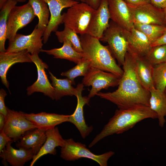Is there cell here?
I'll use <instances>...</instances> for the list:
<instances>
[{"mask_svg":"<svg viewBox=\"0 0 166 166\" xmlns=\"http://www.w3.org/2000/svg\"><path fill=\"white\" fill-rule=\"evenodd\" d=\"M145 57L153 66L165 62L166 44L152 47Z\"/></svg>","mask_w":166,"mask_h":166,"instance_id":"cell-33","label":"cell"},{"mask_svg":"<svg viewBox=\"0 0 166 166\" xmlns=\"http://www.w3.org/2000/svg\"><path fill=\"white\" fill-rule=\"evenodd\" d=\"M102 0H84V2L97 10L100 6Z\"/></svg>","mask_w":166,"mask_h":166,"instance_id":"cell-38","label":"cell"},{"mask_svg":"<svg viewBox=\"0 0 166 166\" xmlns=\"http://www.w3.org/2000/svg\"><path fill=\"white\" fill-rule=\"evenodd\" d=\"M13 142L7 143L0 153L2 160L6 161L12 166H23L26 162L32 160L35 155L31 149H15L11 145Z\"/></svg>","mask_w":166,"mask_h":166,"instance_id":"cell-19","label":"cell"},{"mask_svg":"<svg viewBox=\"0 0 166 166\" xmlns=\"http://www.w3.org/2000/svg\"><path fill=\"white\" fill-rule=\"evenodd\" d=\"M153 81L155 89L164 92L166 87V63H163L153 66Z\"/></svg>","mask_w":166,"mask_h":166,"instance_id":"cell-32","label":"cell"},{"mask_svg":"<svg viewBox=\"0 0 166 166\" xmlns=\"http://www.w3.org/2000/svg\"><path fill=\"white\" fill-rule=\"evenodd\" d=\"M114 154V152L109 151L101 155L95 154L87 148L85 144L75 142L71 138L65 139V144L61 148L60 157L69 161L87 158L95 161L101 166H107L108 160Z\"/></svg>","mask_w":166,"mask_h":166,"instance_id":"cell-6","label":"cell"},{"mask_svg":"<svg viewBox=\"0 0 166 166\" xmlns=\"http://www.w3.org/2000/svg\"><path fill=\"white\" fill-rule=\"evenodd\" d=\"M128 32L111 20L100 40L108 43L110 51L120 65H123L128 51Z\"/></svg>","mask_w":166,"mask_h":166,"instance_id":"cell-4","label":"cell"},{"mask_svg":"<svg viewBox=\"0 0 166 166\" xmlns=\"http://www.w3.org/2000/svg\"><path fill=\"white\" fill-rule=\"evenodd\" d=\"M166 44V30L163 35L155 42L151 45V46Z\"/></svg>","mask_w":166,"mask_h":166,"instance_id":"cell-39","label":"cell"},{"mask_svg":"<svg viewBox=\"0 0 166 166\" xmlns=\"http://www.w3.org/2000/svg\"><path fill=\"white\" fill-rule=\"evenodd\" d=\"M120 78L113 73L100 69L90 67L82 80V83L86 86H91L88 97H93L101 89H108L118 85Z\"/></svg>","mask_w":166,"mask_h":166,"instance_id":"cell-7","label":"cell"},{"mask_svg":"<svg viewBox=\"0 0 166 166\" xmlns=\"http://www.w3.org/2000/svg\"><path fill=\"white\" fill-rule=\"evenodd\" d=\"M49 73L52 81L51 84L54 89V100H58L65 96H75L77 89L72 86V83L68 78L58 79L49 71Z\"/></svg>","mask_w":166,"mask_h":166,"instance_id":"cell-26","label":"cell"},{"mask_svg":"<svg viewBox=\"0 0 166 166\" xmlns=\"http://www.w3.org/2000/svg\"><path fill=\"white\" fill-rule=\"evenodd\" d=\"M47 4L50 14L49 23L45 31L42 38L46 43L51 33L57 31L58 27L63 23V16L61 12L64 8H69L80 2L74 0H43Z\"/></svg>","mask_w":166,"mask_h":166,"instance_id":"cell-12","label":"cell"},{"mask_svg":"<svg viewBox=\"0 0 166 166\" xmlns=\"http://www.w3.org/2000/svg\"><path fill=\"white\" fill-rule=\"evenodd\" d=\"M30 57L36 66L38 78L34 83L27 88V95L30 96L35 92H40L54 100V88L49 82L45 71V69H48V66L40 58L38 54H30Z\"/></svg>","mask_w":166,"mask_h":166,"instance_id":"cell-11","label":"cell"},{"mask_svg":"<svg viewBox=\"0 0 166 166\" xmlns=\"http://www.w3.org/2000/svg\"><path fill=\"white\" fill-rule=\"evenodd\" d=\"M131 54L134 58L135 71L138 78L142 85L150 91L155 88L153 81L154 66L145 57Z\"/></svg>","mask_w":166,"mask_h":166,"instance_id":"cell-23","label":"cell"},{"mask_svg":"<svg viewBox=\"0 0 166 166\" xmlns=\"http://www.w3.org/2000/svg\"><path fill=\"white\" fill-rule=\"evenodd\" d=\"M7 109V114L2 131L14 142L20 140L26 132L37 128L27 119L24 113L11 110L8 108Z\"/></svg>","mask_w":166,"mask_h":166,"instance_id":"cell-9","label":"cell"},{"mask_svg":"<svg viewBox=\"0 0 166 166\" xmlns=\"http://www.w3.org/2000/svg\"><path fill=\"white\" fill-rule=\"evenodd\" d=\"M45 131L35 128L26 132L20 141L16 144V147L18 148L31 149L36 155L46 140Z\"/></svg>","mask_w":166,"mask_h":166,"instance_id":"cell-22","label":"cell"},{"mask_svg":"<svg viewBox=\"0 0 166 166\" xmlns=\"http://www.w3.org/2000/svg\"><path fill=\"white\" fill-rule=\"evenodd\" d=\"M28 2L38 18V22L36 25L37 28L45 31L49 20V10L47 4L43 0H29Z\"/></svg>","mask_w":166,"mask_h":166,"instance_id":"cell-28","label":"cell"},{"mask_svg":"<svg viewBox=\"0 0 166 166\" xmlns=\"http://www.w3.org/2000/svg\"><path fill=\"white\" fill-rule=\"evenodd\" d=\"M129 6L134 14V21L166 26L164 9L158 8L151 3L136 6Z\"/></svg>","mask_w":166,"mask_h":166,"instance_id":"cell-14","label":"cell"},{"mask_svg":"<svg viewBox=\"0 0 166 166\" xmlns=\"http://www.w3.org/2000/svg\"><path fill=\"white\" fill-rule=\"evenodd\" d=\"M83 57L89 62L91 67L114 74L121 78L124 70L117 64L107 46L102 45L100 40L85 34L79 37Z\"/></svg>","mask_w":166,"mask_h":166,"instance_id":"cell-3","label":"cell"},{"mask_svg":"<svg viewBox=\"0 0 166 166\" xmlns=\"http://www.w3.org/2000/svg\"><path fill=\"white\" fill-rule=\"evenodd\" d=\"M6 95V91L1 89L0 90V113L3 114L6 117L7 114V111L5 104V98Z\"/></svg>","mask_w":166,"mask_h":166,"instance_id":"cell-34","label":"cell"},{"mask_svg":"<svg viewBox=\"0 0 166 166\" xmlns=\"http://www.w3.org/2000/svg\"><path fill=\"white\" fill-rule=\"evenodd\" d=\"M7 0H0V9L2 8L4 4L5 3Z\"/></svg>","mask_w":166,"mask_h":166,"instance_id":"cell-41","label":"cell"},{"mask_svg":"<svg viewBox=\"0 0 166 166\" xmlns=\"http://www.w3.org/2000/svg\"><path fill=\"white\" fill-rule=\"evenodd\" d=\"M77 1L81 2H84V0H74Z\"/></svg>","mask_w":166,"mask_h":166,"instance_id":"cell-44","label":"cell"},{"mask_svg":"<svg viewBox=\"0 0 166 166\" xmlns=\"http://www.w3.org/2000/svg\"><path fill=\"white\" fill-rule=\"evenodd\" d=\"M13 141L12 139L3 131L0 132V153L5 147L6 144L10 141Z\"/></svg>","mask_w":166,"mask_h":166,"instance_id":"cell-35","label":"cell"},{"mask_svg":"<svg viewBox=\"0 0 166 166\" xmlns=\"http://www.w3.org/2000/svg\"><path fill=\"white\" fill-rule=\"evenodd\" d=\"M55 34L58 41L63 43L64 39H66L71 43L73 48L77 52L83 53L80 37L75 32L65 26L64 30L61 31H56Z\"/></svg>","mask_w":166,"mask_h":166,"instance_id":"cell-30","label":"cell"},{"mask_svg":"<svg viewBox=\"0 0 166 166\" xmlns=\"http://www.w3.org/2000/svg\"><path fill=\"white\" fill-rule=\"evenodd\" d=\"M26 50L18 52L0 53V77L2 83L9 89V83L6 73L10 67L18 63L32 62Z\"/></svg>","mask_w":166,"mask_h":166,"instance_id":"cell-17","label":"cell"},{"mask_svg":"<svg viewBox=\"0 0 166 166\" xmlns=\"http://www.w3.org/2000/svg\"><path fill=\"white\" fill-rule=\"evenodd\" d=\"M149 107L157 115L159 126L163 127L165 123L166 95L164 92L153 88L150 90Z\"/></svg>","mask_w":166,"mask_h":166,"instance_id":"cell-24","label":"cell"},{"mask_svg":"<svg viewBox=\"0 0 166 166\" xmlns=\"http://www.w3.org/2000/svg\"><path fill=\"white\" fill-rule=\"evenodd\" d=\"M91 67L89 61L84 57L76 66L62 73L61 75L68 78L72 85H75L74 79L78 76H84Z\"/></svg>","mask_w":166,"mask_h":166,"instance_id":"cell-31","label":"cell"},{"mask_svg":"<svg viewBox=\"0 0 166 166\" xmlns=\"http://www.w3.org/2000/svg\"><path fill=\"white\" fill-rule=\"evenodd\" d=\"M84 86L82 83L77 86V92L75 95L77 99V105L73 113L69 115L68 122L76 127L82 137L85 139L92 132L93 127L92 125L89 126L86 124L84 116L83 107L85 105L88 104L90 99L88 96H82Z\"/></svg>","mask_w":166,"mask_h":166,"instance_id":"cell-15","label":"cell"},{"mask_svg":"<svg viewBox=\"0 0 166 166\" xmlns=\"http://www.w3.org/2000/svg\"><path fill=\"white\" fill-rule=\"evenodd\" d=\"M110 19L126 30L133 27L134 14L131 7L123 0H107Z\"/></svg>","mask_w":166,"mask_h":166,"instance_id":"cell-13","label":"cell"},{"mask_svg":"<svg viewBox=\"0 0 166 166\" xmlns=\"http://www.w3.org/2000/svg\"><path fill=\"white\" fill-rule=\"evenodd\" d=\"M25 115L37 128L45 130L54 128L57 125L68 122L69 115L42 112L27 113Z\"/></svg>","mask_w":166,"mask_h":166,"instance_id":"cell-18","label":"cell"},{"mask_svg":"<svg viewBox=\"0 0 166 166\" xmlns=\"http://www.w3.org/2000/svg\"><path fill=\"white\" fill-rule=\"evenodd\" d=\"M46 140L38 153L35 155L30 162V166H33L41 157L47 154L56 155L58 146L63 147L65 143L60 134L57 127L49 129L45 131Z\"/></svg>","mask_w":166,"mask_h":166,"instance_id":"cell-20","label":"cell"},{"mask_svg":"<svg viewBox=\"0 0 166 166\" xmlns=\"http://www.w3.org/2000/svg\"><path fill=\"white\" fill-rule=\"evenodd\" d=\"M63 43V46L60 48L50 50L42 49L41 52H45L49 55H52L55 58L67 60L76 64L79 63L83 58V53L76 51L68 40L64 39Z\"/></svg>","mask_w":166,"mask_h":166,"instance_id":"cell-25","label":"cell"},{"mask_svg":"<svg viewBox=\"0 0 166 166\" xmlns=\"http://www.w3.org/2000/svg\"><path fill=\"white\" fill-rule=\"evenodd\" d=\"M110 16L107 0H102L91 19L87 34L99 40L108 28Z\"/></svg>","mask_w":166,"mask_h":166,"instance_id":"cell-16","label":"cell"},{"mask_svg":"<svg viewBox=\"0 0 166 166\" xmlns=\"http://www.w3.org/2000/svg\"><path fill=\"white\" fill-rule=\"evenodd\" d=\"M124 73L118 89L112 92H98L96 95L115 104L118 109L142 105L149 107L150 93L141 84L136 75L133 56L127 52L123 65Z\"/></svg>","mask_w":166,"mask_h":166,"instance_id":"cell-1","label":"cell"},{"mask_svg":"<svg viewBox=\"0 0 166 166\" xmlns=\"http://www.w3.org/2000/svg\"><path fill=\"white\" fill-rule=\"evenodd\" d=\"M16 0H7L1 9L0 12V52H5V41L8 16L11 10L16 6Z\"/></svg>","mask_w":166,"mask_h":166,"instance_id":"cell-27","label":"cell"},{"mask_svg":"<svg viewBox=\"0 0 166 166\" xmlns=\"http://www.w3.org/2000/svg\"><path fill=\"white\" fill-rule=\"evenodd\" d=\"M164 92L165 93V94L166 95V87L165 88V89L164 91Z\"/></svg>","mask_w":166,"mask_h":166,"instance_id":"cell-45","label":"cell"},{"mask_svg":"<svg viewBox=\"0 0 166 166\" xmlns=\"http://www.w3.org/2000/svg\"><path fill=\"white\" fill-rule=\"evenodd\" d=\"M148 118H157L156 113L149 106L139 105L119 109L116 110L113 116L89 144V147H92L109 136L123 133L132 128L138 122Z\"/></svg>","mask_w":166,"mask_h":166,"instance_id":"cell-2","label":"cell"},{"mask_svg":"<svg viewBox=\"0 0 166 166\" xmlns=\"http://www.w3.org/2000/svg\"><path fill=\"white\" fill-rule=\"evenodd\" d=\"M128 5L138 6L150 3V0H123Z\"/></svg>","mask_w":166,"mask_h":166,"instance_id":"cell-36","label":"cell"},{"mask_svg":"<svg viewBox=\"0 0 166 166\" xmlns=\"http://www.w3.org/2000/svg\"><path fill=\"white\" fill-rule=\"evenodd\" d=\"M164 9V11L165 14V17L166 19V7Z\"/></svg>","mask_w":166,"mask_h":166,"instance_id":"cell-43","label":"cell"},{"mask_svg":"<svg viewBox=\"0 0 166 166\" xmlns=\"http://www.w3.org/2000/svg\"><path fill=\"white\" fill-rule=\"evenodd\" d=\"M96 10L84 2L69 8L63 14L64 26L80 35L87 34L92 18Z\"/></svg>","mask_w":166,"mask_h":166,"instance_id":"cell-5","label":"cell"},{"mask_svg":"<svg viewBox=\"0 0 166 166\" xmlns=\"http://www.w3.org/2000/svg\"><path fill=\"white\" fill-rule=\"evenodd\" d=\"M133 26L147 37L151 45L159 38L166 30V26L142 23L135 21Z\"/></svg>","mask_w":166,"mask_h":166,"instance_id":"cell-29","label":"cell"},{"mask_svg":"<svg viewBox=\"0 0 166 166\" xmlns=\"http://www.w3.org/2000/svg\"><path fill=\"white\" fill-rule=\"evenodd\" d=\"M150 3L159 9H164L166 7V0H150Z\"/></svg>","mask_w":166,"mask_h":166,"instance_id":"cell-37","label":"cell"},{"mask_svg":"<svg viewBox=\"0 0 166 166\" xmlns=\"http://www.w3.org/2000/svg\"><path fill=\"white\" fill-rule=\"evenodd\" d=\"M45 30L38 29L37 25L30 34L17 33L14 38L9 41L7 52H18L26 50L31 54H39L43 45L42 37Z\"/></svg>","mask_w":166,"mask_h":166,"instance_id":"cell-8","label":"cell"},{"mask_svg":"<svg viewBox=\"0 0 166 166\" xmlns=\"http://www.w3.org/2000/svg\"><path fill=\"white\" fill-rule=\"evenodd\" d=\"M6 117L2 114L0 113V132L2 131L5 126Z\"/></svg>","mask_w":166,"mask_h":166,"instance_id":"cell-40","label":"cell"},{"mask_svg":"<svg viewBox=\"0 0 166 166\" xmlns=\"http://www.w3.org/2000/svg\"><path fill=\"white\" fill-rule=\"evenodd\" d=\"M128 52L145 57L151 49V43L147 37L134 26L129 31Z\"/></svg>","mask_w":166,"mask_h":166,"instance_id":"cell-21","label":"cell"},{"mask_svg":"<svg viewBox=\"0 0 166 166\" xmlns=\"http://www.w3.org/2000/svg\"><path fill=\"white\" fill-rule=\"evenodd\" d=\"M165 63H166V61H165Z\"/></svg>","mask_w":166,"mask_h":166,"instance_id":"cell-46","label":"cell"},{"mask_svg":"<svg viewBox=\"0 0 166 166\" xmlns=\"http://www.w3.org/2000/svg\"><path fill=\"white\" fill-rule=\"evenodd\" d=\"M17 2H25L26 0H16Z\"/></svg>","mask_w":166,"mask_h":166,"instance_id":"cell-42","label":"cell"},{"mask_svg":"<svg viewBox=\"0 0 166 166\" xmlns=\"http://www.w3.org/2000/svg\"><path fill=\"white\" fill-rule=\"evenodd\" d=\"M33 9L28 2L15 6L9 14L7 22V39L12 40L18 30L31 22L35 16Z\"/></svg>","mask_w":166,"mask_h":166,"instance_id":"cell-10","label":"cell"}]
</instances>
